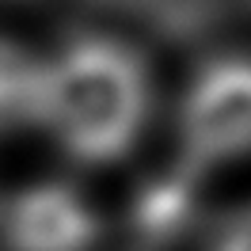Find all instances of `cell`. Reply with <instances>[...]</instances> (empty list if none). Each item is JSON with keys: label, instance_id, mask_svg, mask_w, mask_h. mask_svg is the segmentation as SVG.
Returning a JSON list of instances; mask_svg holds the SVG:
<instances>
[{"label": "cell", "instance_id": "1", "mask_svg": "<svg viewBox=\"0 0 251 251\" xmlns=\"http://www.w3.org/2000/svg\"><path fill=\"white\" fill-rule=\"evenodd\" d=\"M141 50L110 31H76L31 53L23 122L76 168H110L141 141L152 114Z\"/></svg>", "mask_w": 251, "mask_h": 251}, {"label": "cell", "instance_id": "2", "mask_svg": "<svg viewBox=\"0 0 251 251\" xmlns=\"http://www.w3.org/2000/svg\"><path fill=\"white\" fill-rule=\"evenodd\" d=\"M175 149L190 175H209L251 152V57H213L183 88Z\"/></svg>", "mask_w": 251, "mask_h": 251}, {"label": "cell", "instance_id": "3", "mask_svg": "<svg viewBox=\"0 0 251 251\" xmlns=\"http://www.w3.org/2000/svg\"><path fill=\"white\" fill-rule=\"evenodd\" d=\"M103 217L73 179H27L0 198V251H95Z\"/></svg>", "mask_w": 251, "mask_h": 251}, {"label": "cell", "instance_id": "4", "mask_svg": "<svg viewBox=\"0 0 251 251\" xmlns=\"http://www.w3.org/2000/svg\"><path fill=\"white\" fill-rule=\"evenodd\" d=\"M213 251H251V209L240 213V217L221 232V240L213 244Z\"/></svg>", "mask_w": 251, "mask_h": 251}, {"label": "cell", "instance_id": "5", "mask_svg": "<svg viewBox=\"0 0 251 251\" xmlns=\"http://www.w3.org/2000/svg\"><path fill=\"white\" fill-rule=\"evenodd\" d=\"M4 4H23V0H4Z\"/></svg>", "mask_w": 251, "mask_h": 251}]
</instances>
